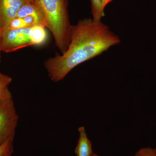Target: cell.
<instances>
[{"instance_id": "obj_9", "label": "cell", "mask_w": 156, "mask_h": 156, "mask_svg": "<svg viewBox=\"0 0 156 156\" xmlns=\"http://www.w3.org/2000/svg\"><path fill=\"white\" fill-rule=\"evenodd\" d=\"M92 18L95 21H101L105 16L101 0H90Z\"/></svg>"}, {"instance_id": "obj_11", "label": "cell", "mask_w": 156, "mask_h": 156, "mask_svg": "<svg viewBox=\"0 0 156 156\" xmlns=\"http://www.w3.org/2000/svg\"><path fill=\"white\" fill-rule=\"evenodd\" d=\"M27 27H28L23 18L16 17L13 20H11L9 25L7 26V27L4 30L19 29L25 28Z\"/></svg>"}, {"instance_id": "obj_2", "label": "cell", "mask_w": 156, "mask_h": 156, "mask_svg": "<svg viewBox=\"0 0 156 156\" xmlns=\"http://www.w3.org/2000/svg\"><path fill=\"white\" fill-rule=\"evenodd\" d=\"M39 3L47 20L50 32L59 33L67 30L70 26L66 0H39Z\"/></svg>"}, {"instance_id": "obj_17", "label": "cell", "mask_w": 156, "mask_h": 156, "mask_svg": "<svg viewBox=\"0 0 156 156\" xmlns=\"http://www.w3.org/2000/svg\"><path fill=\"white\" fill-rule=\"evenodd\" d=\"M31 2L39 3V0H27Z\"/></svg>"}, {"instance_id": "obj_8", "label": "cell", "mask_w": 156, "mask_h": 156, "mask_svg": "<svg viewBox=\"0 0 156 156\" xmlns=\"http://www.w3.org/2000/svg\"><path fill=\"white\" fill-rule=\"evenodd\" d=\"M46 27L42 25H37L31 28V41L32 45L43 44L47 41L48 34Z\"/></svg>"}, {"instance_id": "obj_1", "label": "cell", "mask_w": 156, "mask_h": 156, "mask_svg": "<svg viewBox=\"0 0 156 156\" xmlns=\"http://www.w3.org/2000/svg\"><path fill=\"white\" fill-rule=\"evenodd\" d=\"M120 42L119 36L101 20L84 18L72 25L66 51L45 60L44 66L51 81L57 83L79 65L99 56Z\"/></svg>"}, {"instance_id": "obj_5", "label": "cell", "mask_w": 156, "mask_h": 156, "mask_svg": "<svg viewBox=\"0 0 156 156\" xmlns=\"http://www.w3.org/2000/svg\"><path fill=\"white\" fill-rule=\"evenodd\" d=\"M28 2H30L27 0H0V25L2 31L17 17L21 7Z\"/></svg>"}, {"instance_id": "obj_14", "label": "cell", "mask_w": 156, "mask_h": 156, "mask_svg": "<svg viewBox=\"0 0 156 156\" xmlns=\"http://www.w3.org/2000/svg\"><path fill=\"white\" fill-rule=\"evenodd\" d=\"M12 96L11 91L8 87H0V99Z\"/></svg>"}, {"instance_id": "obj_7", "label": "cell", "mask_w": 156, "mask_h": 156, "mask_svg": "<svg viewBox=\"0 0 156 156\" xmlns=\"http://www.w3.org/2000/svg\"><path fill=\"white\" fill-rule=\"evenodd\" d=\"M79 138L75 152L77 156H91L93 152L92 142L89 140L86 133L85 128L81 126L78 128Z\"/></svg>"}, {"instance_id": "obj_18", "label": "cell", "mask_w": 156, "mask_h": 156, "mask_svg": "<svg viewBox=\"0 0 156 156\" xmlns=\"http://www.w3.org/2000/svg\"><path fill=\"white\" fill-rule=\"evenodd\" d=\"M91 156H99L98 155H97V154L93 153L92 154V155Z\"/></svg>"}, {"instance_id": "obj_4", "label": "cell", "mask_w": 156, "mask_h": 156, "mask_svg": "<svg viewBox=\"0 0 156 156\" xmlns=\"http://www.w3.org/2000/svg\"><path fill=\"white\" fill-rule=\"evenodd\" d=\"M31 27L3 30L0 45L2 52L10 53L32 46Z\"/></svg>"}, {"instance_id": "obj_10", "label": "cell", "mask_w": 156, "mask_h": 156, "mask_svg": "<svg viewBox=\"0 0 156 156\" xmlns=\"http://www.w3.org/2000/svg\"><path fill=\"white\" fill-rule=\"evenodd\" d=\"M14 139H10L0 146V156H12L14 152Z\"/></svg>"}, {"instance_id": "obj_6", "label": "cell", "mask_w": 156, "mask_h": 156, "mask_svg": "<svg viewBox=\"0 0 156 156\" xmlns=\"http://www.w3.org/2000/svg\"><path fill=\"white\" fill-rule=\"evenodd\" d=\"M28 16L35 18L40 25L47 27L48 23L44 13L39 3L30 2L24 4L18 11L17 17L23 18Z\"/></svg>"}, {"instance_id": "obj_3", "label": "cell", "mask_w": 156, "mask_h": 156, "mask_svg": "<svg viewBox=\"0 0 156 156\" xmlns=\"http://www.w3.org/2000/svg\"><path fill=\"white\" fill-rule=\"evenodd\" d=\"M18 119L13 96L0 99V146L14 139Z\"/></svg>"}, {"instance_id": "obj_15", "label": "cell", "mask_w": 156, "mask_h": 156, "mask_svg": "<svg viewBox=\"0 0 156 156\" xmlns=\"http://www.w3.org/2000/svg\"><path fill=\"white\" fill-rule=\"evenodd\" d=\"M113 0H101V5L104 10H105V8L109 3L112 2Z\"/></svg>"}, {"instance_id": "obj_13", "label": "cell", "mask_w": 156, "mask_h": 156, "mask_svg": "<svg viewBox=\"0 0 156 156\" xmlns=\"http://www.w3.org/2000/svg\"><path fill=\"white\" fill-rule=\"evenodd\" d=\"M12 81V79L11 77L4 74L0 71V87H8Z\"/></svg>"}, {"instance_id": "obj_16", "label": "cell", "mask_w": 156, "mask_h": 156, "mask_svg": "<svg viewBox=\"0 0 156 156\" xmlns=\"http://www.w3.org/2000/svg\"><path fill=\"white\" fill-rule=\"evenodd\" d=\"M2 30L1 27V25H0V45H1V39H2ZM2 50H1L0 48V63L2 61Z\"/></svg>"}, {"instance_id": "obj_12", "label": "cell", "mask_w": 156, "mask_h": 156, "mask_svg": "<svg viewBox=\"0 0 156 156\" xmlns=\"http://www.w3.org/2000/svg\"><path fill=\"white\" fill-rule=\"evenodd\" d=\"M135 156H156V148L143 147L136 152Z\"/></svg>"}]
</instances>
